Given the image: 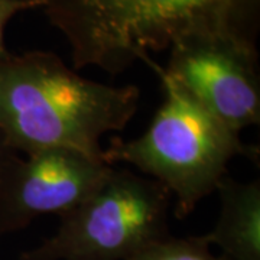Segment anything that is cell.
Here are the masks:
<instances>
[{"mask_svg": "<svg viewBox=\"0 0 260 260\" xmlns=\"http://www.w3.org/2000/svg\"><path fill=\"white\" fill-rule=\"evenodd\" d=\"M23 10H28V8L23 6V5H15V3L0 0V64L12 55L9 51L6 49V44H5L6 25L9 23V20L15 15H18L19 12H23Z\"/></svg>", "mask_w": 260, "mask_h": 260, "instance_id": "obj_9", "label": "cell"}, {"mask_svg": "<svg viewBox=\"0 0 260 260\" xmlns=\"http://www.w3.org/2000/svg\"><path fill=\"white\" fill-rule=\"evenodd\" d=\"M127 260H230L227 256H215L210 244L201 236L179 239L169 234L150 243Z\"/></svg>", "mask_w": 260, "mask_h": 260, "instance_id": "obj_8", "label": "cell"}, {"mask_svg": "<svg viewBox=\"0 0 260 260\" xmlns=\"http://www.w3.org/2000/svg\"><path fill=\"white\" fill-rule=\"evenodd\" d=\"M145 64L159 77L164 102L149 127L136 139H113L104 160L129 164L159 182L175 198V215L185 218L205 197L215 192L236 156L257 162L259 149L244 145L177 84L153 59Z\"/></svg>", "mask_w": 260, "mask_h": 260, "instance_id": "obj_3", "label": "cell"}, {"mask_svg": "<svg viewBox=\"0 0 260 260\" xmlns=\"http://www.w3.org/2000/svg\"><path fill=\"white\" fill-rule=\"evenodd\" d=\"M5 2L15 3V5H23L28 9H34V8H44L48 0H5Z\"/></svg>", "mask_w": 260, "mask_h": 260, "instance_id": "obj_11", "label": "cell"}, {"mask_svg": "<svg viewBox=\"0 0 260 260\" xmlns=\"http://www.w3.org/2000/svg\"><path fill=\"white\" fill-rule=\"evenodd\" d=\"M257 59L256 41L204 35L172 45L162 68L214 117L240 133L260 123Z\"/></svg>", "mask_w": 260, "mask_h": 260, "instance_id": "obj_5", "label": "cell"}, {"mask_svg": "<svg viewBox=\"0 0 260 260\" xmlns=\"http://www.w3.org/2000/svg\"><path fill=\"white\" fill-rule=\"evenodd\" d=\"M16 155H19V153L10 146L9 140L6 138L5 132L0 127V172L3 171V168L9 164L10 159H13Z\"/></svg>", "mask_w": 260, "mask_h": 260, "instance_id": "obj_10", "label": "cell"}, {"mask_svg": "<svg viewBox=\"0 0 260 260\" xmlns=\"http://www.w3.org/2000/svg\"><path fill=\"white\" fill-rule=\"evenodd\" d=\"M139 102V87L88 80L52 52L29 51L0 64V127L23 155L70 149L104 160L100 140L124 129Z\"/></svg>", "mask_w": 260, "mask_h": 260, "instance_id": "obj_1", "label": "cell"}, {"mask_svg": "<svg viewBox=\"0 0 260 260\" xmlns=\"http://www.w3.org/2000/svg\"><path fill=\"white\" fill-rule=\"evenodd\" d=\"M220 215L201 237L230 260H260V182H239L225 175L215 189Z\"/></svg>", "mask_w": 260, "mask_h": 260, "instance_id": "obj_7", "label": "cell"}, {"mask_svg": "<svg viewBox=\"0 0 260 260\" xmlns=\"http://www.w3.org/2000/svg\"><path fill=\"white\" fill-rule=\"evenodd\" d=\"M169 203L159 182L113 167L83 203L59 217L55 234L20 260H127L171 234Z\"/></svg>", "mask_w": 260, "mask_h": 260, "instance_id": "obj_4", "label": "cell"}, {"mask_svg": "<svg viewBox=\"0 0 260 260\" xmlns=\"http://www.w3.org/2000/svg\"><path fill=\"white\" fill-rule=\"evenodd\" d=\"M113 165L70 149L16 155L0 172V237L42 215L71 211L109 175Z\"/></svg>", "mask_w": 260, "mask_h": 260, "instance_id": "obj_6", "label": "cell"}, {"mask_svg": "<svg viewBox=\"0 0 260 260\" xmlns=\"http://www.w3.org/2000/svg\"><path fill=\"white\" fill-rule=\"evenodd\" d=\"M42 9L70 44L75 70L116 75L186 38L256 41L260 0H48Z\"/></svg>", "mask_w": 260, "mask_h": 260, "instance_id": "obj_2", "label": "cell"}]
</instances>
